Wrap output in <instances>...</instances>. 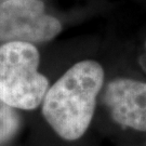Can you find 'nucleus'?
I'll list each match as a JSON object with an SVG mask.
<instances>
[{
	"instance_id": "4",
	"label": "nucleus",
	"mask_w": 146,
	"mask_h": 146,
	"mask_svg": "<svg viewBox=\"0 0 146 146\" xmlns=\"http://www.w3.org/2000/svg\"><path fill=\"white\" fill-rule=\"evenodd\" d=\"M105 103L118 123L146 131V84L131 79L111 81L105 92Z\"/></svg>"
},
{
	"instance_id": "6",
	"label": "nucleus",
	"mask_w": 146,
	"mask_h": 146,
	"mask_svg": "<svg viewBox=\"0 0 146 146\" xmlns=\"http://www.w3.org/2000/svg\"><path fill=\"white\" fill-rule=\"evenodd\" d=\"M5 1H8V0H0V3H2V2H5Z\"/></svg>"
},
{
	"instance_id": "1",
	"label": "nucleus",
	"mask_w": 146,
	"mask_h": 146,
	"mask_svg": "<svg viewBox=\"0 0 146 146\" xmlns=\"http://www.w3.org/2000/svg\"><path fill=\"white\" fill-rule=\"evenodd\" d=\"M103 80L99 63L84 61L69 68L47 91L42 114L61 137L74 141L86 132Z\"/></svg>"
},
{
	"instance_id": "5",
	"label": "nucleus",
	"mask_w": 146,
	"mask_h": 146,
	"mask_svg": "<svg viewBox=\"0 0 146 146\" xmlns=\"http://www.w3.org/2000/svg\"><path fill=\"white\" fill-rule=\"evenodd\" d=\"M19 127L20 118L14 108L0 100V146L15 135Z\"/></svg>"
},
{
	"instance_id": "3",
	"label": "nucleus",
	"mask_w": 146,
	"mask_h": 146,
	"mask_svg": "<svg viewBox=\"0 0 146 146\" xmlns=\"http://www.w3.org/2000/svg\"><path fill=\"white\" fill-rule=\"evenodd\" d=\"M61 31V22L46 13L40 0H8L0 3V42H44Z\"/></svg>"
},
{
	"instance_id": "2",
	"label": "nucleus",
	"mask_w": 146,
	"mask_h": 146,
	"mask_svg": "<svg viewBox=\"0 0 146 146\" xmlns=\"http://www.w3.org/2000/svg\"><path fill=\"white\" fill-rule=\"evenodd\" d=\"M39 52L29 42L0 46V100L20 110H35L48 91V79L38 72Z\"/></svg>"
}]
</instances>
